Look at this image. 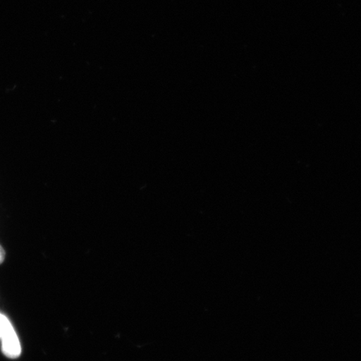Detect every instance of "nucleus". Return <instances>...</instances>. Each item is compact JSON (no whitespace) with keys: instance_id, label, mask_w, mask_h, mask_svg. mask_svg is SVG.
<instances>
[{"instance_id":"1","label":"nucleus","mask_w":361,"mask_h":361,"mask_svg":"<svg viewBox=\"0 0 361 361\" xmlns=\"http://www.w3.org/2000/svg\"><path fill=\"white\" fill-rule=\"evenodd\" d=\"M0 338L2 341V350L8 358L16 359L21 354V345L15 329L6 316L0 314Z\"/></svg>"},{"instance_id":"2","label":"nucleus","mask_w":361,"mask_h":361,"mask_svg":"<svg viewBox=\"0 0 361 361\" xmlns=\"http://www.w3.org/2000/svg\"><path fill=\"white\" fill-rule=\"evenodd\" d=\"M6 259V251H4L3 247L0 245V264H1Z\"/></svg>"}]
</instances>
